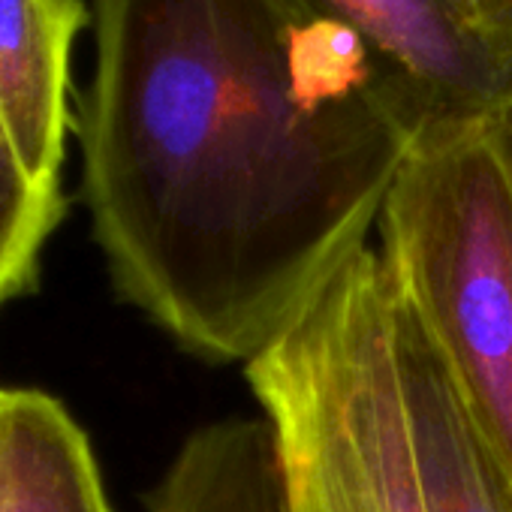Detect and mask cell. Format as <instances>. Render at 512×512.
I'll list each match as a JSON object with an SVG mask.
<instances>
[{
    "instance_id": "30bf717a",
    "label": "cell",
    "mask_w": 512,
    "mask_h": 512,
    "mask_svg": "<svg viewBox=\"0 0 512 512\" xmlns=\"http://www.w3.org/2000/svg\"><path fill=\"white\" fill-rule=\"evenodd\" d=\"M500 115H503V121H506V130H509V136H512V100L500 109Z\"/></svg>"
},
{
    "instance_id": "9c48e42d",
    "label": "cell",
    "mask_w": 512,
    "mask_h": 512,
    "mask_svg": "<svg viewBox=\"0 0 512 512\" xmlns=\"http://www.w3.org/2000/svg\"><path fill=\"white\" fill-rule=\"evenodd\" d=\"M61 214V190L31 178L0 121V308L34 287L43 247Z\"/></svg>"
},
{
    "instance_id": "8992f818",
    "label": "cell",
    "mask_w": 512,
    "mask_h": 512,
    "mask_svg": "<svg viewBox=\"0 0 512 512\" xmlns=\"http://www.w3.org/2000/svg\"><path fill=\"white\" fill-rule=\"evenodd\" d=\"M410 440L428 512H512V476L398 296Z\"/></svg>"
},
{
    "instance_id": "52a82bcc",
    "label": "cell",
    "mask_w": 512,
    "mask_h": 512,
    "mask_svg": "<svg viewBox=\"0 0 512 512\" xmlns=\"http://www.w3.org/2000/svg\"><path fill=\"white\" fill-rule=\"evenodd\" d=\"M0 512H112L85 431L46 392L0 389Z\"/></svg>"
},
{
    "instance_id": "3957f363",
    "label": "cell",
    "mask_w": 512,
    "mask_h": 512,
    "mask_svg": "<svg viewBox=\"0 0 512 512\" xmlns=\"http://www.w3.org/2000/svg\"><path fill=\"white\" fill-rule=\"evenodd\" d=\"M398 290L374 244L253 362L284 512H428L398 353Z\"/></svg>"
},
{
    "instance_id": "6da1fadb",
    "label": "cell",
    "mask_w": 512,
    "mask_h": 512,
    "mask_svg": "<svg viewBox=\"0 0 512 512\" xmlns=\"http://www.w3.org/2000/svg\"><path fill=\"white\" fill-rule=\"evenodd\" d=\"M82 199L118 296L208 362L266 353L368 247L431 121L296 0H91Z\"/></svg>"
},
{
    "instance_id": "5b68a950",
    "label": "cell",
    "mask_w": 512,
    "mask_h": 512,
    "mask_svg": "<svg viewBox=\"0 0 512 512\" xmlns=\"http://www.w3.org/2000/svg\"><path fill=\"white\" fill-rule=\"evenodd\" d=\"M88 22L85 0H0V121L31 178L52 190L76 133L73 49Z\"/></svg>"
},
{
    "instance_id": "ba28073f",
    "label": "cell",
    "mask_w": 512,
    "mask_h": 512,
    "mask_svg": "<svg viewBox=\"0 0 512 512\" xmlns=\"http://www.w3.org/2000/svg\"><path fill=\"white\" fill-rule=\"evenodd\" d=\"M148 512H284L275 431L266 416L193 431L145 497Z\"/></svg>"
},
{
    "instance_id": "7a4b0ae2",
    "label": "cell",
    "mask_w": 512,
    "mask_h": 512,
    "mask_svg": "<svg viewBox=\"0 0 512 512\" xmlns=\"http://www.w3.org/2000/svg\"><path fill=\"white\" fill-rule=\"evenodd\" d=\"M392 284L512 476V136L428 121L377 217Z\"/></svg>"
},
{
    "instance_id": "277c9868",
    "label": "cell",
    "mask_w": 512,
    "mask_h": 512,
    "mask_svg": "<svg viewBox=\"0 0 512 512\" xmlns=\"http://www.w3.org/2000/svg\"><path fill=\"white\" fill-rule=\"evenodd\" d=\"M359 37L431 121L512 100V0H296Z\"/></svg>"
}]
</instances>
